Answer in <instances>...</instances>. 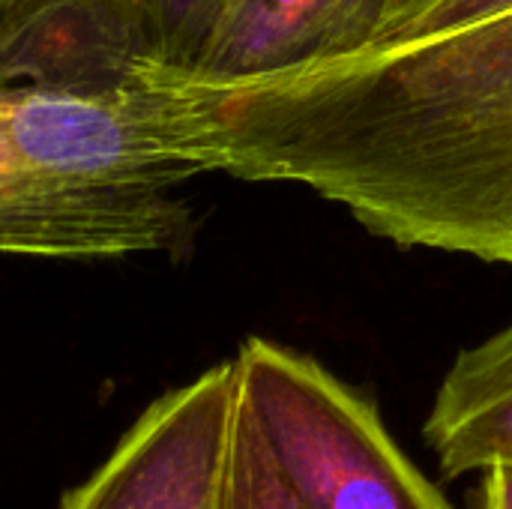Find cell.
<instances>
[{
    "label": "cell",
    "instance_id": "obj_11",
    "mask_svg": "<svg viewBox=\"0 0 512 509\" xmlns=\"http://www.w3.org/2000/svg\"><path fill=\"white\" fill-rule=\"evenodd\" d=\"M438 0H390L387 3V12H384V21H381V30H378V39L372 45H384L396 36H402L423 12H429ZM369 45V48H372Z\"/></svg>",
    "mask_w": 512,
    "mask_h": 509
},
{
    "label": "cell",
    "instance_id": "obj_12",
    "mask_svg": "<svg viewBox=\"0 0 512 509\" xmlns=\"http://www.w3.org/2000/svg\"><path fill=\"white\" fill-rule=\"evenodd\" d=\"M15 3H21V0H0V21L12 12V6H15Z\"/></svg>",
    "mask_w": 512,
    "mask_h": 509
},
{
    "label": "cell",
    "instance_id": "obj_6",
    "mask_svg": "<svg viewBox=\"0 0 512 509\" xmlns=\"http://www.w3.org/2000/svg\"><path fill=\"white\" fill-rule=\"evenodd\" d=\"M444 480L512 468V321L462 348L423 423Z\"/></svg>",
    "mask_w": 512,
    "mask_h": 509
},
{
    "label": "cell",
    "instance_id": "obj_3",
    "mask_svg": "<svg viewBox=\"0 0 512 509\" xmlns=\"http://www.w3.org/2000/svg\"><path fill=\"white\" fill-rule=\"evenodd\" d=\"M237 399L303 509H456L387 429L372 396L315 357L252 336Z\"/></svg>",
    "mask_w": 512,
    "mask_h": 509
},
{
    "label": "cell",
    "instance_id": "obj_1",
    "mask_svg": "<svg viewBox=\"0 0 512 509\" xmlns=\"http://www.w3.org/2000/svg\"><path fill=\"white\" fill-rule=\"evenodd\" d=\"M129 84L192 177L306 186L399 249L512 267V6L234 81L138 60Z\"/></svg>",
    "mask_w": 512,
    "mask_h": 509
},
{
    "label": "cell",
    "instance_id": "obj_5",
    "mask_svg": "<svg viewBox=\"0 0 512 509\" xmlns=\"http://www.w3.org/2000/svg\"><path fill=\"white\" fill-rule=\"evenodd\" d=\"M390 0H228L195 75L234 81L369 48Z\"/></svg>",
    "mask_w": 512,
    "mask_h": 509
},
{
    "label": "cell",
    "instance_id": "obj_10",
    "mask_svg": "<svg viewBox=\"0 0 512 509\" xmlns=\"http://www.w3.org/2000/svg\"><path fill=\"white\" fill-rule=\"evenodd\" d=\"M471 509H512V468H486L474 489Z\"/></svg>",
    "mask_w": 512,
    "mask_h": 509
},
{
    "label": "cell",
    "instance_id": "obj_2",
    "mask_svg": "<svg viewBox=\"0 0 512 509\" xmlns=\"http://www.w3.org/2000/svg\"><path fill=\"white\" fill-rule=\"evenodd\" d=\"M165 150L123 84H69L0 60V255L120 258L183 252L195 216Z\"/></svg>",
    "mask_w": 512,
    "mask_h": 509
},
{
    "label": "cell",
    "instance_id": "obj_9",
    "mask_svg": "<svg viewBox=\"0 0 512 509\" xmlns=\"http://www.w3.org/2000/svg\"><path fill=\"white\" fill-rule=\"evenodd\" d=\"M512 6V0H438L429 12H423L402 36L390 39V42H399V39H411V36H426V33H435V30H447V27H459V24H468V21H477V18H486L492 12H501Z\"/></svg>",
    "mask_w": 512,
    "mask_h": 509
},
{
    "label": "cell",
    "instance_id": "obj_8",
    "mask_svg": "<svg viewBox=\"0 0 512 509\" xmlns=\"http://www.w3.org/2000/svg\"><path fill=\"white\" fill-rule=\"evenodd\" d=\"M216 509H303L240 399L234 405L228 462Z\"/></svg>",
    "mask_w": 512,
    "mask_h": 509
},
{
    "label": "cell",
    "instance_id": "obj_4",
    "mask_svg": "<svg viewBox=\"0 0 512 509\" xmlns=\"http://www.w3.org/2000/svg\"><path fill=\"white\" fill-rule=\"evenodd\" d=\"M234 405V360L159 396L60 509H216Z\"/></svg>",
    "mask_w": 512,
    "mask_h": 509
},
{
    "label": "cell",
    "instance_id": "obj_7",
    "mask_svg": "<svg viewBox=\"0 0 512 509\" xmlns=\"http://www.w3.org/2000/svg\"><path fill=\"white\" fill-rule=\"evenodd\" d=\"M99 27L132 63L195 69L228 0H84Z\"/></svg>",
    "mask_w": 512,
    "mask_h": 509
}]
</instances>
